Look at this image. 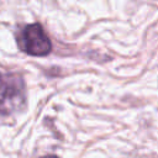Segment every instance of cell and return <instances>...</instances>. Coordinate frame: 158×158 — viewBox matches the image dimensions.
I'll return each mask as SVG.
<instances>
[{"label": "cell", "mask_w": 158, "mask_h": 158, "mask_svg": "<svg viewBox=\"0 0 158 158\" xmlns=\"http://www.w3.org/2000/svg\"><path fill=\"white\" fill-rule=\"evenodd\" d=\"M25 83L14 73H0V114L7 115L25 104Z\"/></svg>", "instance_id": "obj_1"}, {"label": "cell", "mask_w": 158, "mask_h": 158, "mask_svg": "<svg viewBox=\"0 0 158 158\" xmlns=\"http://www.w3.org/2000/svg\"><path fill=\"white\" fill-rule=\"evenodd\" d=\"M19 47L22 52L35 57L47 56L52 51L51 40L40 23H31L23 27L19 36Z\"/></svg>", "instance_id": "obj_2"}]
</instances>
